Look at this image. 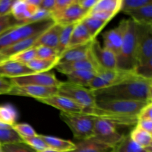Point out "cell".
Returning <instances> with one entry per match:
<instances>
[{
	"label": "cell",
	"instance_id": "obj_31",
	"mask_svg": "<svg viewBox=\"0 0 152 152\" xmlns=\"http://www.w3.org/2000/svg\"><path fill=\"white\" fill-rule=\"evenodd\" d=\"M82 22L86 26V28H87L91 37L93 39H96V36L99 34V32L108 24V22H105V21L100 20V19H96V18L88 16H86L82 21Z\"/></svg>",
	"mask_w": 152,
	"mask_h": 152
},
{
	"label": "cell",
	"instance_id": "obj_45",
	"mask_svg": "<svg viewBox=\"0 0 152 152\" xmlns=\"http://www.w3.org/2000/svg\"><path fill=\"white\" fill-rule=\"evenodd\" d=\"M13 86L9 79L0 77V95L7 94Z\"/></svg>",
	"mask_w": 152,
	"mask_h": 152
},
{
	"label": "cell",
	"instance_id": "obj_6",
	"mask_svg": "<svg viewBox=\"0 0 152 152\" xmlns=\"http://www.w3.org/2000/svg\"><path fill=\"white\" fill-rule=\"evenodd\" d=\"M57 94L77 102L84 108V111L94 108L96 103V98L93 91L68 81L61 82L57 87Z\"/></svg>",
	"mask_w": 152,
	"mask_h": 152
},
{
	"label": "cell",
	"instance_id": "obj_2",
	"mask_svg": "<svg viewBox=\"0 0 152 152\" xmlns=\"http://www.w3.org/2000/svg\"><path fill=\"white\" fill-rule=\"evenodd\" d=\"M151 102L111 99L96 100L94 108L84 111L83 113L94 117L101 115L138 116L142 108Z\"/></svg>",
	"mask_w": 152,
	"mask_h": 152
},
{
	"label": "cell",
	"instance_id": "obj_49",
	"mask_svg": "<svg viewBox=\"0 0 152 152\" xmlns=\"http://www.w3.org/2000/svg\"><path fill=\"white\" fill-rule=\"evenodd\" d=\"M55 1L56 0H42L39 9L51 13L54 9Z\"/></svg>",
	"mask_w": 152,
	"mask_h": 152
},
{
	"label": "cell",
	"instance_id": "obj_24",
	"mask_svg": "<svg viewBox=\"0 0 152 152\" xmlns=\"http://www.w3.org/2000/svg\"><path fill=\"white\" fill-rule=\"evenodd\" d=\"M42 139L47 144L50 149L58 152H69L75 149L76 143L72 141L61 139L53 136L40 134Z\"/></svg>",
	"mask_w": 152,
	"mask_h": 152
},
{
	"label": "cell",
	"instance_id": "obj_29",
	"mask_svg": "<svg viewBox=\"0 0 152 152\" xmlns=\"http://www.w3.org/2000/svg\"><path fill=\"white\" fill-rule=\"evenodd\" d=\"M130 137L135 143L143 149L152 147V134L135 126L130 133Z\"/></svg>",
	"mask_w": 152,
	"mask_h": 152
},
{
	"label": "cell",
	"instance_id": "obj_33",
	"mask_svg": "<svg viewBox=\"0 0 152 152\" xmlns=\"http://www.w3.org/2000/svg\"><path fill=\"white\" fill-rule=\"evenodd\" d=\"M22 142V137L12 127L0 129V145Z\"/></svg>",
	"mask_w": 152,
	"mask_h": 152
},
{
	"label": "cell",
	"instance_id": "obj_53",
	"mask_svg": "<svg viewBox=\"0 0 152 152\" xmlns=\"http://www.w3.org/2000/svg\"><path fill=\"white\" fill-rule=\"evenodd\" d=\"M40 152H58V151H53V150H52V149H50V148H49V149H46V150H45V151H40Z\"/></svg>",
	"mask_w": 152,
	"mask_h": 152
},
{
	"label": "cell",
	"instance_id": "obj_15",
	"mask_svg": "<svg viewBox=\"0 0 152 152\" xmlns=\"http://www.w3.org/2000/svg\"><path fill=\"white\" fill-rule=\"evenodd\" d=\"M87 12L79 5L77 0H75L73 4H71L63 12L53 19L55 23L61 26H66L70 25H76L82 22L87 16Z\"/></svg>",
	"mask_w": 152,
	"mask_h": 152
},
{
	"label": "cell",
	"instance_id": "obj_35",
	"mask_svg": "<svg viewBox=\"0 0 152 152\" xmlns=\"http://www.w3.org/2000/svg\"><path fill=\"white\" fill-rule=\"evenodd\" d=\"M22 140L25 144L32 148L34 151L37 152H40L45 151L46 149H49V147L47 144L44 142L40 137V134H37V136L32 137L22 138Z\"/></svg>",
	"mask_w": 152,
	"mask_h": 152
},
{
	"label": "cell",
	"instance_id": "obj_48",
	"mask_svg": "<svg viewBox=\"0 0 152 152\" xmlns=\"http://www.w3.org/2000/svg\"><path fill=\"white\" fill-rule=\"evenodd\" d=\"M136 126L152 134V120H138Z\"/></svg>",
	"mask_w": 152,
	"mask_h": 152
},
{
	"label": "cell",
	"instance_id": "obj_20",
	"mask_svg": "<svg viewBox=\"0 0 152 152\" xmlns=\"http://www.w3.org/2000/svg\"><path fill=\"white\" fill-rule=\"evenodd\" d=\"M92 42L84 45L67 48L66 50L59 57V63L74 62V61H80L88 59L91 54V45Z\"/></svg>",
	"mask_w": 152,
	"mask_h": 152
},
{
	"label": "cell",
	"instance_id": "obj_5",
	"mask_svg": "<svg viewBox=\"0 0 152 152\" xmlns=\"http://www.w3.org/2000/svg\"><path fill=\"white\" fill-rule=\"evenodd\" d=\"M61 120L70 128L75 139L86 140L94 137L95 117L86 113H65L59 114Z\"/></svg>",
	"mask_w": 152,
	"mask_h": 152
},
{
	"label": "cell",
	"instance_id": "obj_19",
	"mask_svg": "<svg viewBox=\"0 0 152 152\" xmlns=\"http://www.w3.org/2000/svg\"><path fill=\"white\" fill-rule=\"evenodd\" d=\"M62 27V26L56 23L53 24L48 29L40 34L34 48L38 47V46H46V47L51 48L56 50Z\"/></svg>",
	"mask_w": 152,
	"mask_h": 152
},
{
	"label": "cell",
	"instance_id": "obj_34",
	"mask_svg": "<svg viewBox=\"0 0 152 152\" xmlns=\"http://www.w3.org/2000/svg\"><path fill=\"white\" fill-rule=\"evenodd\" d=\"M35 58H37L36 48H31L27 49V50H23L20 53L13 55L8 60L15 61V62H18L19 63L24 64V65H27Z\"/></svg>",
	"mask_w": 152,
	"mask_h": 152
},
{
	"label": "cell",
	"instance_id": "obj_26",
	"mask_svg": "<svg viewBox=\"0 0 152 152\" xmlns=\"http://www.w3.org/2000/svg\"><path fill=\"white\" fill-rule=\"evenodd\" d=\"M96 73L91 71H77L67 74L68 81L74 84L88 88L89 84L96 75Z\"/></svg>",
	"mask_w": 152,
	"mask_h": 152
},
{
	"label": "cell",
	"instance_id": "obj_3",
	"mask_svg": "<svg viewBox=\"0 0 152 152\" xmlns=\"http://www.w3.org/2000/svg\"><path fill=\"white\" fill-rule=\"evenodd\" d=\"M138 65L137 25L129 19L127 31L120 52L117 55V68L122 71L134 72Z\"/></svg>",
	"mask_w": 152,
	"mask_h": 152
},
{
	"label": "cell",
	"instance_id": "obj_22",
	"mask_svg": "<svg viewBox=\"0 0 152 152\" xmlns=\"http://www.w3.org/2000/svg\"><path fill=\"white\" fill-rule=\"evenodd\" d=\"M94 40V39L91 38L86 26L83 25V22H80L76 24L74 29H73L68 48L84 45L88 43L91 42Z\"/></svg>",
	"mask_w": 152,
	"mask_h": 152
},
{
	"label": "cell",
	"instance_id": "obj_36",
	"mask_svg": "<svg viewBox=\"0 0 152 152\" xmlns=\"http://www.w3.org/2000/svg\"><path fill=\"white\" fill-rule=\"evenodd\" d=\"M22 22L16 20L12 14L0 16V36L7 31L8 30L22 25Z\"/></svg>",
	"mask_w": 152,
	"mask_h": 152
},
{
	"label": "cell",
	"instance_id": "obj_4",
	"mask_svg": "<svg viewBox=\"0 0 152 152\" xmlns=\"http://www.w3.org/2000/svg\"><path fill=\"white\" fill-rule=\"evenodd\" d=\"M55 24L52 18L33 23L22 24L0 36V50L22 40L39 35Z\"/></svg>",
	"mask_w": 152,
	"mask_h": 152
},
{
	"label": "cell",
	"instance_id": "obj_37",
	"mask_svg": "<svg viewBox=\"0 0 152 152\" xmlns=\"http://www.w3.org/2000/svg\"><path fill=\"white\" fill-rule=\"evenodd\" d=\"M1 152H37L24 142L0 145Z\"/></svg>",
	"mask_w": 152,
	"mask_h": 152
},
{
	"label": "cell",
	"instance_id": "obj_41",
	"mask_svg": "<svg viewBox=\"0 0 152 152\" xmlns=\"http://www.w3.org/2000/svg\"><path fill=\"white\" fill-rule=\"evenodd\" d=\"M135 74L143 78L152 80V60L145 64L139 65L135 69Z\"/></svg>",
	"mask_w": 152,
	"mask_h": 152
},
{
	"label": "cell",
	"instance_id": "obj_7",
	"mask_svg": "<svg viewBox=\"0 0 152 152\" xmlns=\"http://www.w3.org/2000/svg\"><path fill=\"white\" fill-rule=\"evenodd\" d=\"M134 74L135 72H129L117 68L113 70H102L91 80L88 88L95 91L111 87L130 78Z\"/></svg>",
	"mask_w": 152,
	"mask_h": 152
},
{
	"label": "cell",
	"instance_id": "obj_39",
	"mask_svg": "<svg viewBox=\"0 0 152 152\" xmlns=\"http://www.w3.org/2000/svg\"><path fill=\"white\" fill-rule=\"evenodd\" d=\"M18 134L22 138L32 137L37 136V134L34 129L28 123H16L12 126Z\"/></svg>",
	"mask_w": 152,
	"mask_h": 152
},
{
	"label": "cell",
	"instance_id": "obj_43",
	"mask_svg": "<svg viewBox=\"0 0 152 152\" xmlns=\"http://www.w3.org/2000/svg\"><path fill=\"white\" fill-rule=\"evenodd\" d=\"M51 18V14L49 12L43 10L42 9H39L37 10L31 17L28 19H27L24 24H28V23H33V22H40V21H43L45 19H48Z\"/></svg>",
	"mask_w": 152,
	"mask_h": 152
},
{
	"label": "cell",
	"instance_id": "obj_30",
	"mask_svg": "<svg viewBox=\"0 0 152 152\" xmlns=\"http://www.w3.org/2000/svg\"><path fill=\"white\" fill-rule=\"evenodd\" d=\"M18 113L16 108L10 104L0 105V123L6 126H13L16 123Z\"/></svg>",
	"mask_w": 152,
	"mask_h": 152
},
{
	"label": "cell",
	"instance_id": "obj_51",
	"mask_svg": "<svg viewBox=\"0 0 152 152\" xmlns=\"http://www.w3.org/2000/svg\"><path fill=\"white\" fill-rule=\"evenodd\" d=\"M143 152H152V147H149V148H145V149H144Z\"/></svg>",
	"mask_w": 152,
	"mask_h": 152
},
{
	"label": "cell",
	"instance_id": "obj_1",
	"mask_svg": "<svg viewBox=\"0 0 152 152\" xmlns=\"http://www.w3.org/2000/svg\"><path fill=\"white\" fill-rule=\"evenodd\" d=\"M96 100H129L151 102L152 80L135 74L117 85L93 91Z\"/></svg>",
	"mask_w": 152,
	"mask_h": 152
},
{
	"label": "cell",
	"instance_id": "obj_32",
	"mask_svg": "<svg viewBox=\"0 0 152 152\" xmlns=\"http://www.w3.org/2000/svg\"><path fill=\"white\" fill-rule=\"evenodd\" d=\"M74 26H75V25H70L62 27L60 34H59V43H58V46L56 48V52H57L59 57H60L61 55L68 48Z\"/></svg>",
	"mask_w": 152,
	"mask_h": 152
},
{
	"label": "cell",
	"instance_id": "obj_47",
	"mask_svg": "<svg viewBox=\"0 0 152 152\" xmlns=\"http://www.w3.org/2000/svg\"><path fill=\"white\" fill-rule=\"evenodd\" d=\"M98 0H77V3L84 10H86L88 13L93 9V7L96 5Z\"/></svg>",
	"mask_w": 152,
	"mask_h": 152
},
{
	"label": "cell",
	"instance_id": "obj_21",
	"mask_svg": "<svg viewBox=\"0 0 152 152\" xmlns=\"http://www.w3.org/2000/svg\"><path fill=\"white\" fill-rule=\"evenodd\" d=\"M37 10L39 9L28 4L25 0H16L12 5L11 14L16 20L24 24Z\"/></svg>",
	"mask_w": 152,
	"mask_h": 152
},
{
	"label": "cell",
	"instance_id": "obj_50",
	"mask_svg": "<svg viewBox=\"0 0 152 152\" xmlns=\"http://www.w3.org/2000/svg\"><path fill=\"white\" fill-rule=\"evenodd\" d=\"M25 1H26V2L28 3V4H30V5L32 6V7L37 9H39L42 0H25Z\"/></svg>",
	"mask_w": 152,
	"mask_h": 152
},
{
	"label": "cell",
	"instance_id": "obj_10",
	"mask_svg": "<svg viewBox=\"0 0 152 152\" xmlns=\"http://www.w3.org/2000/svg\"><path fill=\"white\" fill-rule=\"evenodd\" d=\"M13 86H36L43 87L57 88L61 83L55 76L54 73L48 71L44 73H34L29 75L10 79Z\"/></svg>",
	"mask_w": 152,
	"mask_h": 152
},
{
	"label": "cell",
	"instance_id": "obj_28",
	"mask_svg": "<svg viewBox=\"0 0 152 152\" xmlns=\"http://www.w3.org/2000/svg\"><path fill=\"white\" fill-rule=\"evenodd\" d=\"M144 149L137 145L130 135H123L121 140L111 148L110 152H143Z\"/></svg>",
	"mask_w": 152,
	"mask_h": 152
},
{
	"label": "cell",
	"instance_id": "obj_27",
	"mask_svg": "<svg viewBox=\"0 0 152 152\" xmlns=\"http://www.w3.org/2000/svg\"><path fill=\"white\" fill-rule=\"evenodd\" d=\"M59 58L54 59H42L35 58L27 64V66L34 73H44L50 71L59 63Z\"/></svg>",
	"mask_w": 152,
	"mask_h": 152
},
{
	"label": "cell",
	"instance_id": "obj_40",
	"mask_svg": "<svg viewBox=\"0 0 152 152\" xmlns=\"http://www.w3.org/2000/svg\"><path fill=\"white\" fill-rule=\"evenodd\" d=\"M152 2V0H122L121 10L123 13L128 10H134Z\"/></svg>",
	"mask_w": 152,
	"mask_h": 152
},
{
	"label": "cell",
	"instance_id": "obj_8",
	"mask_svg": "<svg viewBox=\"0 0 152 152\" xmlns=\"http://www.w3.org/2000/svg\"><path fill=\"white\" fill-rule=\"evenodd\" d=\"M117 129L118 128L116 127L113 123L95 117L94 137L92 138L112 148L123 137Z\"/></svg>",
	"mask_w": 152,
	"mask_h": 152
},
{
	"label": "cell",
	"instance_id": "obj_23",
	"mask_svg": "<svg viewBox=\"0 0 152 152\" xmlns=\"http://www.w3.org/2000/svg\"><path fill=\"white\" fill-rule=\"evenodd\" d=\"M139 25H152V2L134 10L124 12Z\"/></svg>",
	"mask_w": 152,
	"mask_h": 152
},
{
	"label": "cell",
	"instance_id": "obj_46",
	"mask_svg": "<svg viewBox=\"0 0 152 152\" xmlns=\"http://www.w3.org/2000/svg\"><path fill=\"white\" fill-rule=\"evenodd\" d=\"M138 120H152V102L142 108L138 115Z\"/></svg>",
	"mask_w": 152,
	"mask_h": 152
},
{
	"label": "cell",
	"instance_id": "obj_13",
	"mask_svg": "<svg viewBox=\"0 0 152 152\" xmlns=\"http://www.w3.org/2000/svg\"><path fill=\"white\" fill-rule=\"evenodd\" d=\"M129 19H123L119 23L117 27L106 31L103 34L104 48L114 52L117 56L120 52L124 39L125 34L127 31Z\"/></svg>",
	"mask_w": 152,
	"mask_h": 152
},
{
	"label": "cell",
	"instance_id": "obj_42",
	"mask_svg": "<svg viewBox=\"0 0 152 152\" xmlns=\"http://www.w3.org/2000/svg\"><path fill=\"white\" fill-rule=\"evenodd\" d=\"M74 1L75 0H56L54 9H53V12L50 13L52 19L60 14L67 7H69L71 4H73Z\"/></svg>",
	"mask_w": 152,
	"mask_h": 152
},
{
	"label": "cell",
	"instance_id": "obj_11",
	"mask_svg": "<svg viewBox=\"0 0 152 152\" xmlns=\"http://www.w3.org/2000/svg\"><path fill=\"white\" fill-rule=\"evenodd\" d=\"M91 54L100 71L102 70H113L117 68V56L115 53L102 47L96 39L92 42Z\"/></svg>",
	"mask_w": 152,
	"mask_h": 152
},
{
	"label": "cell",
	"instance_id": "obj_9",
	"mask_svg": "<svg viewBox=\"0 0 152 152\" xmlns=\"http://www.w3.org/2000/svg\"><path fill=\"white\" fill-rule=\"evenodd\" d=\"M136 25L139 65L152 60V25Z\"/></svg>",
	"mask_w": 152,
	"mask_h": 152
},
{
	"label": "cell",
	"instance_id": "obj_16",
	"mask_svg": "<svg viewBox=\"0 0 152 152\" xmlns=\"http://www.w3.org/2000/svg\"><path fill=\"white\" fill-rule=\"evenodd\" d=\"M37 100L43 104H46L55 108H57L60 110L61 112L83 113L84 111V108L77 102H74L65 96L58 94L44 98V99H37Z\"/></svg>",
	"mask_w": 152,
	"mask_h": 152
},
{
	"label": "cell",
	"instance_id": "obj_54",
	"mask_svg": "<svg viewBox=\"0 0 152 152\" xmlns=\"http://www.w3.org/2000/svg\"><path fill=\"white\" fill-rule=\"evenodd\" d=\"M0 152H1V151H0Z\"/></svg>",
	"mask_w": 152,
	"mask_h": 152
},
{
	"label": "cell",
	"instance_id": "obj_52",
	"mask_svg": "<svg viewBox=\"0 0 152 152\" xmlns=\"http://www.w3.org/2000/svg\"><path fill=\"white\" fill-rule=\"evenodd\" d=\"M7 127H12V126H6V125H4V124H2V123H0V129H1V128H7Z\"/></svg>",
	"mask_w": 152,
	"mask_h": 152
},
{
	"label": "cell",
	"instance_id": "obj_14",
	"mask_svg": "<svg viewBox=\"0 0 152 152\" xmlns=\"http://www.w3.org/2000/svg\"><path fill=\"white\" fill-rule=\"evenodd\" d=\"M57 94V88L36 86H13L7 95L32 97L36 99H44Z\"/></svg>",
	"mask_w": 152,
	"mask_h": 152
},
{
	"label": "cell",
	"instance_id": "obj_18",
	"mask_svg": "<svg viewBox=\"0 0 152 152\" xmlns=\"http://www.w3.org/2000/svg\"><path fill=\"white\" fill-rule=\"evenodd\" d=\"M34 74L26 65L12 60H7L0 63V77L13 79Z\"/></svg>",
	"mask_w": 152,
	"mask_h": 152
},
{
	"label": "cell",
	"instance_id": "obj_25",
	"mask_svg": "<svg viewBox=\"0 0 152 152\" xmlns=\"http://www.w3.org/2000/svg\"><path fill=\"white\" fill-rule=\"evenodd\" d=\"M111 149V148L108 145L91 138L76 143L75 149L69 152H109Z\"/></svg>",
	"mask_w": 152,
	"mask_h": 152
},
{
	"label": "cell",
	"instance_id": "obj_17",
	"mask_svg": "<svg viewBox=\"0 0 152 152\" xmlns=\"http://www.w3.org/2000/svg\"><path fill=\"white\" fill-rule=\"evenodd\" d=\"M55 68L59 72L65 74V75L70 74V73L74 72V71H83V70L94 71L96 74L99 73L100 71L99 67L97 66L96 62L92 58L91 54H90V56L88 59H83V60L58 63Z\"/></svg>",
	"mask_w": 152,
	"mask_h": 152
},
{
	"label": "cell",
	"instance_id": "obj_12",
	"mask_svg": "<svg viewBox=\"0 0 152 152\" xmlns=\"http://www.w3.org/2000/svg\"><path fill=\"white\" fill-rule=\"evenodd\" d=\"M122 0H98L87 16L108 22L121 10Z\"/></svg>",
	"mask_w": 152,
	"mask_h": 152
},
{
	"label": "cell",
	"instance_id": "obj_44",
	"mask_svg": "<svg viewBox=\"0 0 152 152\" xmlns=\"http://www.w3.org/2000/svg\"><path fill=\"white\" fill-rule=\"evenodd\" d=\"M14 0H0V16L11 13V7Z\"/></svg>",
	"mask_w": 152,
	"mask_h": 152
},
{
	"label": "cell",
	"instance_id": "obj_38",
	"mask_svg": "<svg viewBox=\"0 0 152 152\" xmlns=\"http://www.w3.org/2000/svg\"><path fill=\"white\" fill-rule=\"evenodd\" d=\"M36 55L37 58L42 59H54L59 58L56 50L46 46H38L36 47Z\"/></svg>",
	"mask_w": 152,
	"mask_h": 152
}]
</instances>
